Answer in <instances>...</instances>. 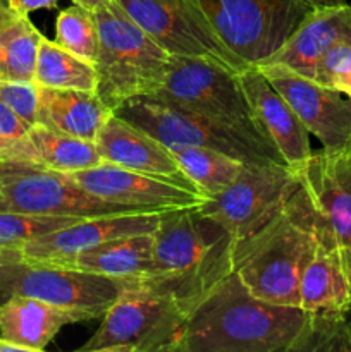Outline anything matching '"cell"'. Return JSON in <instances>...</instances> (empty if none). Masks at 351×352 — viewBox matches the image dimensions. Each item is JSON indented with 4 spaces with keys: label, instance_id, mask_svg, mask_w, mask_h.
<instances>
[{
    "label": "cell",
    "instance_id": "obj_16",
    "mask_svg": "<svg viewBox=\"0 0 351 352\" xmlns=\"http://www.w3.org/2000/svg\"><path fill=\"white\" fill-rule=\"evenodd\" d=\"M155 213H120V215H102L81 219L76 223L48 232L19 250L7 251L12 256L30 261H54L61 258L76 256L86 250L134 234H153L158 229L162 215Z\"/></svg>",
    "mask_w": 351,
    "mask_h": 352
},
{
    "label": "cell",
    "instance_id": "obj_1",
    "mask_svg": "<svg viewBox=\"0 0 351 352\" xmlns=\"http://www.w3.org/2000/svg\"><path fill=\"white\" fill-rule=\"evenodd\" d=\"M200 206L162 215L153 232L151 272L140 280L169 296L186 316L234 272L236 241Z\"/></svg>",
    "mask_w": 351,
    "mask_h": 352
},
{
    "label": "cell",
    "instance_id": "obj_25",
    "mask_svg": "<svg viewBox=\"0 0 351 352\" xmlns=\"http://www.w3.org/2000/svg\"><path fill=\"white\" fill-rule=\"evenodd\" d=\"M41 38L30 17L0 3V81H33Z\"/></svg>",
    "mask_w": 351,
    "mask_h": 352
},
{
    "label": "cell",
    "instance_id": "obj_36",
    "mask_svg": "<svg viewBox=\"0 0 351 352\" xmlns=\"http://www.w3.org/2000/svg\"><path fill=\"white\" fill-rule=\"evenodd\" d=\"M72 2H74L76 6H81V7H86V9L95 10L96 7H100L102 3H105L107 0H72Z\"/></svg>",
    "mask_w": 351,
    "mask_h": 352
},
{
    "label": "cell",
    "instance_id": "obj_23",
    "mask_svg": "<svg viewBox=\"0 0 351 352\" xmlns=\"http://www.w3.org/2000/svg\"><path fill=\"white\" fill-rule=\"evenodd\" d=\"M299 308L308 313L351 309V282L336 248L315 243V251L301 275Z\"/></svg>",
    "mask_w": 351,
    "mask_h": 352
},
{
    "label": "cell",
    "instance_id": "obj_24",
    "mask_svg": "<svg viewBox=\"0 0 351 352\" xmlns=\"http://www.w3.org/2000/svg\"><path fill=\"white\" fill-rule=\"evenodd\" d=\"M151 256H153V234H134V236L107 241L76 256L61 258L50 263L107 275V277L143 280L151 272Z\"/></svg>",
    "mask_w": 351,
    "mask_h": 352
},
{
    "label": "cell",
    "instance_id": "obj_11",
    "mask_svg": "<svg viewBox=\"0 0 351 352\" xmlns=\"http://www.w3.org/2000/svg\"><path fill=\"white\" fill-rule=\"evenodd\" d=\"M296 175L317 243L339 251L350 277L351 144L337 151H313Z\"/></svg>",
    "mask_w": 351,
    "mask_h": 352
},
{
    "label": "cell",
    "instance_id": "obj_38",
    "mask_svg": "<svg viewBox=\"0 0 351 352\" xmlns=\"http://www.w3.org/2000/svg\"><path fill=\"white\" fill-rule=\"evenodd\" d=\"M10 143H12V140H7V138L3 136L2 133H0V160L6 157V153H7V150H9Z\"/></svg>",
    "mask_w": 351,
    "mask_h": 352
},
{
    "label": "cell",
    "instance_id": "obj_7",
    "mask_svg": "<svg viewBox=\"0 0 351 352\" xmlns=\"http://www.w3.org/2000/svg\"><path fill=\"white\" fill-rule=\"evenodd\" d=\"M186 318L169 296L138 282L102 316L79 352H179Z\"/></svg>",
    "mask_w": 351,
    "mask_h": 352
},
{
    "label": "cell",
    "instance_id": "obj_12",
    "mask_svg": "<svg viewBox=\"0 0 351 352\" xmlns=\"http://www.w3.org/2000/svg\"><path fill=\"white\" fill-rule=\"evenodd\" d=\"M296 184L298 175L288 165L246 164L222 192L200 208L222 223L240 244L274 219Z\"/></svg>",
    "mask_w": 351,
    "mask_h": 352
},
{
    "label": "cell",
    "instance_id": "obj_37",
    "mask_svg": "<svg viewBox=\"0 0 351 352\" xmlns=\"http://www.w3.org/2000/svg\"><path fill=\"white\" fill-rule=\"evenodd\" d=\"M313 7H326V6H339L346 3V0H308Z\"/></svg>",
    "mask_w": 351,
    "mask_h": 352
},
{
    "label": "cell",
    "instance_id": "obj_30",
    "mask_svg": "<svg viewBox=\"0 0 351 352\" xmlns=\"http://www.w3.org/2000/svg\"><path fill=\"white\" fill-rule=\"evenodd\" d=\"M78 220H81V217L0 212V250H19L24 244L62 227L72 226Z\"/></svg>",
    "mask_w": 351,
    "mask_h": 352
},
{
    "label": "cell",
    "instance_id": "obj_32",
    "mask_svg": "<svg viewBox=\"0 0 351 352\" xmlns=\"http://www.w3.org/2000/svg\"><path fill=\"white\" fill-rule=\"evenodd\" d=\"M0 102L30 126L36 124L38 85L34 81H0Z\"/></svg>",
    "mask_w": 351,
    "mask_h": 352
},
{
    "label": "cell",
    "instance_id": "obj_14",
    "mask_svg": "<svg viewBox=\"0 0 351 352\" xmlns=\"http://www.w3.org/2000/svg\"><path fill=\"white\" fill-rule=\"evenodd\" d=\"M258 71L289 103L303 126L322 144L337 151L351 144V100L284 65L258 64Z\"/></svg>",
    "mask_w": 351,
    "mask_h": 352
},
{
    "label": "cell",
    "instance_id": "obj_13",
    "mask_svg": "<svg viewBox=\"0 0 351 352\" xmlns=\"http://www.w3.org/2000/svg\"><path fill=\"white\" fill-rule=\"evenodd\" d=\"M167 54L217 62L234 72L250 67L222 43L193 0H117Z\"/></svg>",
    "mask_w": 351,
    "mask_h": 352
},
{
    "label": "cell",
    "instance_id": "obj_4",
    "mask_svg": "<svg viewBox=\"0 0 351 352\" xmlns=\"http://www.w3.org/2000/svg\"><path fill=\"white\" fill-rule=\"evenodd\" d=\"M98 26L96 96L116 110L133 96L151 95L164 82L171 54L148 36L117 0L95 10Z\"/></svg>",
    "mask_w": 351,
    "mask_h": 352
},
{
    "label": "cell",
    "instance_id": "obj_6",
    "mask_svg": "<svg viewBox=\"0 0 351 352\" xmlns=\"http://www.w3.org/2000/svg\"><path fill=\"white\" fill-rule=\"evenodd\" d=\"M150 96L174 103L205 119L240 131L260 143L274 146L258 126L240 74L217 62L171 55L167 76L160 88Z\"/></svg>",
    "mask_w": 351,
    "mask_h": 352
},
{
    "label": "cell",
    "instance_id": "obj_8",
    "mask_svg": "<svg viewBox=\"0 0 351 352\" xmlns=\"http://www.w3.org/2000/svg\"><path fill=\"white\" fill-rule=\"evenodd\" d=\"M114 113L141 127L167 148L203 146L222 151L243 164L286 165L274 146L155 96H133Z\"/></svg>",
    "mask_w": 351,
    "mask_h": 352
},
{
    "label": "cell",
    "instance_id": "obj_28",
    "mask_svg": "<svg viewBox=\"0 0 351 352\" xmlns=\"http://www.w3.org/2000/svg\"><path fill=\"white\" fill-rule=\"evenodd\" d=\"M292 352H351L348 313H308Z\"/></svg>",
    "mask_w": 351,
    "mask_h": 352
},
{
    "label": "cell",
    "instance_id": "obj_10",
    "mask_svg": "<svg viewBox=\"0 0 351 352\" xmlns=\"http://www.w3.org/2000/svg\"><path fill=\"white\" fill-rule=\"evenodd\" d=\"M0 212L54 217L155 213L147 206L119 205L86 191L69 174L24 162L0 160Z\"/></svg>",
    "mask_w": 351,
    "mask_h": 352
},
{
    "label": "cell",
    "instance_id": "obj_27",
    "mask_svg": "<svg viewBox=\"0 0 351 352\" xmlns=\"http://www.w3.org/2000/svg\"><path fill=\"white\" fill-rule=\"evenodd\" d=\"M182 174L206 196L213 198L222 192L240 175L246 164L203 146H169Z\"/></svg>",
    "mask_w": 351,
    "mask_h": 352
},
{
    "label": "cell",
    "instance_id": "obj_5",
    "mask_svg": "<svg viewBox=\"0 0 351 352\" xmlns=\"http://www.w3.org/2000/svg\"><path fill=\"white\" fill-rule=\"evenodd\" d=\"M140 280L92 274L50 261H30L0 251V305L12 296L40 299L102 318L126 289Z\"/></svg>",
    "mask_w": 351,
    "mask_h": 352
},
{
    "label": "cell",
    "instance_id": "obj_18",
    "mask_svg": "<svg viewBox=\"0 0 351 352\" xmlns=\"http://www.w3.org/2000/svg\"><path fill=\"white\" fill-rule=\"evenodd\" d=\"M351 41V6L313 7L281 48L262 64H277L312 79L319 58Z\"/></svg>",
    "mask_w": 351,
    "mask_h": 352
},
{
    "label": "cell",
    "instance_id": "obj_22",
    "mask_svg": "<svg viewBox=\"0 0 351 352\" xmlns=\"http://www.w3.org/2000/svg\"><path fill=\"white\" fill-rule=\"evenodd\" d=\"M110 113L96 93L38 86L36 124L61 134L95 141Z\"/></svg>",
    "mask_w": 351,
    "mask_h": 352
},
{
    "label": "cell",
    "instance_id": "obj_19",
    "mask_svg": "<svg viewBox=\"0 0 351 352\" xmlns=\"http://www.w3.org/2000/svg\"><path fill=\"white\" fill-rule=\"evenodd\" d=\"M95 143L103 162L141 174L191 182L165 144L114 112L98 131Z\"/></svg>",
    "mask_w": 351,
    "mask_h": 352
},
{
    "label": "cell",
    "instance_id": "obj_33",
    "mask_svg": "<svg viewBox=\"0 0 351 352\" xmlns=\"http://www.w3.org/2000/svg\"><path fill=\"white\" fill-rule=\"evenodd\" d=\"M30 124L21 119L14 110H10L6 103L0 102V133L7 140H19L30 129Z\"/></svg>",
    "mask_w": 351,
    "mask_h": 352
},
{
    "label": "cell",
    "instance_id": "obj_2",
    "mask_svg": "<svg viewBox=\"0 0 351 352\" xmlns=\"http://www.w3.org/2000/svg\"><path fill=\"white\" fill-rule=\"evenodd\" d=\"M306 318L253 296L233 272L189 313L179 352H292Z\"/></svg>",
    "mask_w": 351,
    "mask_h": 352
},
{
    "label": "cell",
    "instance_id": "obj_21",
    "mask_svg": "<svg viewBox=\"0 0 351 352\" xmlns=\"http://www.w3.org/2000/svg\"><path fill=\"white\" fill-rule=\"evenodd\" d=\"M2 160L24 162L52 170L72 174L96 167L103 162L95 141L61 134L41 124H33L19 140H14Z\"/></svg>",
    "mask_w": 351,
    "mask_h": 352
},
{
    "label": "cell",
    "instance_id": "obj_40",
    "mask_svg": "<svg viewBox=\"0 0 351 352\" xmlns=\"http://www.w3.org/2000/svg\"><path fill=\"white\" fill-rule=\"evenodd\" d=\"M0 3H7V0H0Z\"/></svg>",
    "mask_w": 351,
    "mask_h": 352
},
{
    "label": "cell",
    "instance_id": "obj_26",
    "mask_svg": "<svg viewBox=\"0 0 351 352\" xmlns=\"http://www.w3.org/2000/svg\"><path fill=\"white\" fill-rule=\"evenodd\" d=\"M33 81L43 88L96 91L95 64L65 50L55 40L41 38Z\"/></svg>",
    "mask_w": 351,
    "mask_h": 352
},
{
    "label": "cell",
    "instance_id": "obj_34",
    "mask_svg": "<svg viewBox=\"0 0 351 352\" xmlns=\"http://www.w3.org/2000/svg\"><path fill=\"white\" fill-rule=\"evenodd\" d=\"M58 0H7L9 9L21 14V16H30L34 10L55 9Z\"/></svg>",
    "mask_w": 351,
    "mask_h": 352
},
{
    "label": "cell",
    "instance_id": "obj_3",
    "mask_svg": "<svg viewBox=\"0 0 351 352\" xmlns=\"http://www.w3.org/2000/svg\"><path fill=\"white\" fill-rule=\"evenodd\" d=\"M315 243L308 208L296 184L274 219L236 244L234 272L257 298L299 308L301 275Z\"/></svg>",
    "mask_w": 351,
    "mask_h": 352
},
{
    "label": "cell",
    "instance_id": "obj_31",
    "mask_svg": "<svg viewBox=\"0 0 351 352\" xmlns=\"http://www.w3.org/2000/svg\"><path fill=\"white\" fill-rule=\"evenodd\" d=\"M312 79L351 100V41L326 52L317 62Z\"/></svg>",
    "mask_w": 351,
    "mask_h": 352
},
{
    "label": "cell",
    "instance_id": "obj_15",
    "mask_svg": "<svg viewBox=\"0 0 351 352\" xmlns=\"http://www.w3.org/2000/svg\"><path fill=\"white\" fill-rule=\"evenodd\" d=\"M69 175L86 191L107 201L147 206L158 212L191 208L203 205L209 199L193 182L141 174L109 162Z\"/></svg>",
    "mask_w": 351,
    "mask_h": 352
},
{
    "label": "cell",
    "instance_id": "obj_20",
    "mask_svg": "<svg viewBox=\"0 0 351 352\" xmlns=\"http://www.w3.org/2000/svg\"><path fill=\"white\" fill-rule=\"evenodd\" d=\"M88 320L85 313L26 296H12L0 305V337L26 352H40L47 349L65 325Z\"/></svg>",
    "mask_w": 351,
    "mask_h": 352
},
{
    "label": "cell",
    "instance_id": "obj_29",
    "mask_svg": "<svg viewBox=\"0 0 351 352\" xmlns=\"http://www.w3.org/2000/svg\"><path fill=\"white\" fill-rule=\"evenodd\" d=\"M55 41L65 50L95 64L98 55V26L95 12L76 3L61 10L55 21Z\"/></svg>",
    "mask_w": 351,
    "mask_h": 352
},
{
    "label": "cell",
    "instance_id": "obj_17",
    "mask_svg": "<svg viewBox=\"0 0 351 352\" xmlns=\"http://www.w3.org/2000/svg\"><path fill=\"white\" fill-rule=\"evenodd\" d=\"M240 79L264 136L281 153L286 165L298 174L313 153L310 133L257 65L240 72Z\"/></svg>",
    "mask_w": 351,
    "mask_h": 352
},
{
    "label": "cell",
    "instance_id": "obj_9",
    "mask_svg": "<svg viewBox=\"0 0 351 352\" xmlns=\"http://www.w3.org/2000/svg\"><path fill=\"white\" fill-rule=\"evenodd\" d=\"M222 43L244 64L270 58L303 17L308 0H193Z\"/></svg>",
    "mask_w": 351,
    "mask_h": 352
},
{
    "label": "cell",
    "instance_id": "obj_35",
    "mask_svg": "<svg viewBox=\"0 0 351 352\" xmlns=\"http://www.w3.org/2000/svg\"><path fill=\"white\" fill-rule=\"evenodd\" d=\"M0 352H26V351H24L21 346H17V344L0 337Z\"/></svg>",
    "mask_w": 351,
    "mask_h": 352
},
{
    "label": "cell",
    "instance_id": "obj_39",
    "mask_svg": "<svg viewBox=\"0 0 351 352\" xmlns=\"http://www.w3.org/2000/svg\"><path fill=\"white\" fill-rule=\"evenodd\" d=\"M350 282H351V265H350Z\"/></svg>",
    "mask_w": 351,
    "mask_h": 352
}]
</instances>
